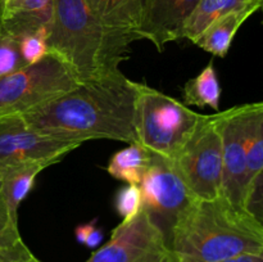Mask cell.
I'll use <instances>...</instances> for the list:
<instances>
[{"label":"cell","mask_w":263,"mask_h":262,"mask_svg":"<svg viewBox=\"0 0 263 262\" xmlns=\"http://www.w3.org/2000/svg\"><path fill=\"white\" fill-rule=\"evenodd\" d=\"M46 167L37 162H23L0 169V197L12 212H18L21 203L33 188L37 175Z\"/></svg>","instance_id":"obj_14"},{"label":"cell","mask_w":263,"mask_h":262,"mask_svg":"<svg viewBox=\"0 0 263 262\" xmlns=\"http://www.w3.org/2000/svg\"><path fill=\"white\" fill-rule=\"evenodd\" d=\"M18 3H21V0H0V14H5L7 12H9Z\"/></svg>","instance_id":"obj_26"},{"label":"cell","mask_w":263,"mask_h":262,"mask_svg":"<svg viewBox=\"0 0 263 262\" xmlns=\"http://www.w3.org/2000/svg\"><path fill=\"white\" fill-rule=\"evenodd\" d=\"M175 262H218L240 253H263V222L225 197L194 199L172 229Z\"/></svg>","instance_id":"obj_2"},{"label":"cell","mask_w":263,"mask_h":262,"mask_svg":"<svg viewBox=\"0 0 263 262\" xmlns=\"http://www.w3.org/2000/svg\"><path fill=\"white\" fill-rule=\"evenodd\" d=\"M256 103L236 105L217 112L222 141V197L235 207L243 208L247 188L246 139L248 122Z\"/></svg>","instance_id":"obj_10"},{"label":"cell","mask_w":263,"mask_h":262,"mask_svg":"<svg viewBox=\"0 0 263 262\" xmlns=\"http://www.w3.org/2000/svg\"><path fill=\"white\" fill-rule=\"evenodd\" d=\"M259 8H261L259 5H251L248 8L223 15L222 18L212 23L195 44L212 55L225 58L239 28Z\"/></svg>","instance_id":"obj_16"},{"label":"cell","mask_w":263,"mask_h":262,"mask_svg":"<svg viewBox=\"0 0 263 262\" xmlns=\"http://www.w3.org/2000/svg\"><path fill=\"white\" fill-rule=\"evenodd\" d=\"M251 5L262 7V4L251 3L248 0H198L182 26L180 39H186L195 44L203 32L216 21L229 13L244 9Z\"/></svg>","instance_id":"obj_15"},{"label":"cell","mask_w":263,"mask_h":262,"mask_svg":"<svg viewBox=\"0 0 263 262\" xmlns=\"http://www.w3.org/2000/svg\"><path fill=\"white\" fill-rule=\"evenodd\" d=\"M26 66L22 61L18 43L5 32L0 15V76Z\"/></svg>","instance_id":"obj_22"},{"label":"cell","mask_w":263,"mask_h":262,"mask_svg":"<svg viewBox=\"0 0 263 262\" xmlns=\"http://www.w3.org/2000/svg\"><path fill=\"white\" fill-rule=\"evenodd\" d=\"M143 210L163 233L170 246L172 229L195 199L170 159L152 154L140 185Z\"/></svg>","instance_id":"obj_7"},{"label":"cell","mask_w":263,"mask_h":262,"mask_svg":"<svg viewBox=\"0 0 263 262\" xmlns=\"http://www.w3.org/2000/svg\"><path fill=\"white\" fill-rule=\"evenodd\" d=\"M247 188L257 177L263 175V104H254L248 122L246 139ZM246 188V189H247ZM246 194V193H244Z\"/></svg>","instance_id":"obj_20"},{"label":"cell","mask_w":263,"mask_h":262,"mask_svg":"<svg viewBox=\"0 0 263 262\" xmlns=\"http://www.w3.org/2000/svg\"><path fill=\"white\" fill-rule=\"evenodd\" d=\"M48 49L71 68L79 84L120 69L110 64L105 32L86 0H54Z\"/></svg>","instance_id":"obj_3"},{"label":"cell","mask_w":263,"mask_h":262,"mask_svg":"<svg viewBox=\"0 0 263 262\" xmlns=\"http://www.w3.org/2000/svg\"><path fill=\"white\" fill-rule=\"evenodd\" d=\"M105 32L108 55L113 67L127 57V49L140 40L144 14V0H86Z\"/></svg>","instance_id":"obj_11"},{"label":"cell","mask_w":263,"mask_h":262,"mask_svg":"<svg viewBox=\"0 0 263 262\" xmlns=\"http://www.w3.org/2000/svg\"><path fill=\"white\" fill-rule=\"evenodd\" d=\"M28 262H41V261L37 258V257H35V258H32L31 261H28Z\"/></svg>","instance_id":"obj_28"},{"label":"cell","mask_w":263,"mask_h":262,"mask_svg":"<svg viewBox=\"0 0 263 262\" xmlns=\"http://www.w3.org/2000/svg\"><path fill=\"white\" fill-rule=\"evenodd\" d=\"M54 0H21L2 15L5 32L18 43L20 39L41 30H50Z\"/></svg>","instance_id":"obj_13"},{"label":"cell","mask_w":263,"mask_h":262,"mask_svg":"<svg viewBox=\"0 0 263 262\" xmlns=\"http://www.w3.org/2000/svg\"><path fill=\"white\" fill-rule=\"evenodd\" d=\"M81 144L76 139L41 133L28 126L21 115L0 116V169L23 162L49 167Z\"/></svg>","instance_id":"obj_9"},{"label":"cell","mask_w":263,"mask_h":262,"mask_svg":"<svg viewBox=\"0 0 263 262\" xmlns=\"http://www.w3.org/2000/svg\"><path fill=\"white\" fill-rule=\"evenodd\" d=\"M138 82L120 69L80 82L66 94L23 113L31 127L61 138L138 143L135 127Z\"/></svg>","instance_id":"obj_1"},{"label":"cell","mask_w":263,"mask_h":262,"mask_svg":"<svg viewBox=\"0 0 263 262\" xmlns=\"http://www.w3.org/2000/svg\"><path fill=\"white\" fill-rule=\"evenodd\" d=\"M221 86L218 82L215 63L211 61L195 77L190 79L184 86V104L220 110Z\"/></svg>","instance_id":"obj_19"},{"label":"cell","mask_w":263,"mask_h":262,"mask_svg":"<svg viewBox=\"0 0 263 262\" xmlns=\"http://www.w3.org/2000/svg\"><path fill=\"white\" fill-rule=\"evenodd\" d=\"M202 116L180 100L138 82L136 136L138 144L149 153L172 161Z\"/></svg>","instance_id":"obj_4"},{"label":"cell","mask_w":263,"mask_h":262,"mask_svg":"<svg viewBox=\"0 0 263 262\" xmlns=\"http://www.w3.org/2000/svg\"><path fill=\"white\" fill-rule=\"evenodd\" d=\"M95 222H97V220H92L90 222L84 223V225H79L74 229L76 240L79 243L84 244V246L89 247V248H97V247H99L103 238H104L103 230L97 228Z\"/></svg>","instance_id":"obj_24"},{"label":"cell","mask_w":263,"mask_h":262,"mask_svg":"<svg viewBox=\"0 0 263 262\" xmlns=\"http://www.w3.org/2000/svg\"><path fill=\"white\" fill-rule=\"evenodd\" d=\"M152 153L140 144H128L112 156L107 166L110 176L121 180L127 185H140L143 175L151 162Z\"/></svg>","instance_id":"obj_18"},{"label":"cell","mask_w":263,"mask_h":262,"mask_svg":"<svg viewBox=\"0 0 263 262\" xmlns=\"http://www.w3.org/2000/svg\"><path fill=\"white\" fill-rule=\"evenodd\" d=\"M218 262H263V253H240Z\"/></svg>","instance_id":"obj_25"},{"label":"cell","mask_w":263,"mask_h":262,"mask_svg":"<svg viewBox=\"0 0 263 262\" xmlns=\"http://www.w3.org/2000/svg\"><path fill=\"white\" fill-rule=\"evenodd\" d=\"M48 36V30H41L18 40V49L25 64L36 63L49 53Z\"/></svg>","instance_id":"obj_21"},{"label":"cell","mask_w":263,"mask_h":262,"mask_svg":"<svg viewBox=\"0 0 263 262\" xmlns=\"http://www.w3.org/2000/svg\"><path fill=\"white\" fill-rule=\"evenodd\" d=\"M85 262H175L168 243L145 211L113 229L110 239Z\"/></svg>","instance_id":"obj_8"},{"label":"cell","mask_w":263,"mask_h":262,"mask_svg":"<svg viewBox=\"0 0 263 262\" xmlns=\"http://www.w3.org/2000/svg\"><path fill=\"white\" fill-rule=\"evenodd\" d=\"M79 84L68 66L53 53L0 76V116L23 115Z\"/></svg>","instance_id":"obj_5"},{"label":"cell","mask_w":263,"mask_h":262,"mask_svg":"<svg viewBox=\"0 0 263 262\" xmlns=\"http://www.w3.org/2000/svg\"><path fill=\"white\" fill-rule=\"evenodd\" d=\"M115 207L122 221H128L135 217L143 208L140 188L138 185H126L116 194Z\"/></svg>","instance_id":"obj_23"},{"label":"cell","mask_w":263,"mask_h":262,"mask_svg":"<svg viewBox=\"0 0 263 262\" xmlns=\"http://www.w3.org/2000/svg\"><path fill=\"white\" fill-rule=\"evenodd\" d=\"M18 229V215L0 197V262H28L35 258Z\"/></svg>","instance_id":"obj_17"},{"label":"cell","mask_w":263,"mask_h":262,"mask_svg":"<svg viewBox=\"0 0 263 262\" xmlns=\"http://www.w3.org/2000/svg\"><path fill=\"white\" fill-rule=\"evenodd\" d=\"M198 0H144L140 39L154 44L159 51L181 35V28Z\"/></svg>","instance_id":"obj_12"},{"label":"cell","mask_w":263,"mask_h":262,"mask_svg":"<svg viewBox=\"0 0 263 262\" xmlns=\"http://www.w3.org/2000/svg\"><path fill=\"white\" fill-rule=\"evenodd\" d=\"M172 163L195 199L222 195V141L217 113L202 116Z\"/></svg>","instance_id":"obj_6"},{"label":"cell","mask_w":263,"mask_h":262,"mask_svg":"<svg viewBox=\"0 0 263 262\" xmlns=\"http://www.w3.org/2000/svg\"><path fill=\"white\" fill-rule=\"evenodd\" d=\"M248 2H251V3H257V4H262L263 0H248Z\"/></svg>","instance_id":"obj_27"}]
</instances>
